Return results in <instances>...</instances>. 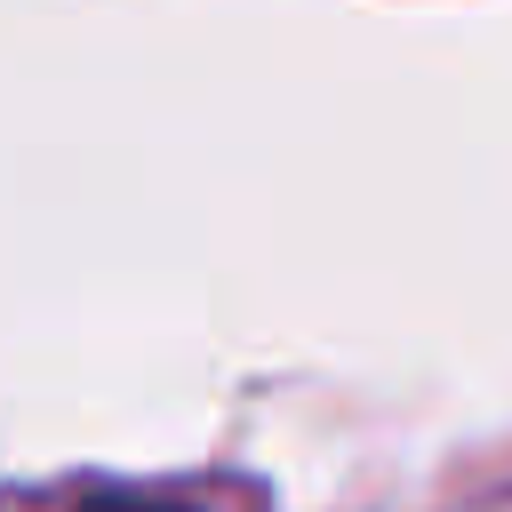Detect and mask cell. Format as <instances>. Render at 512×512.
I'll return each instance as SVG.
<instances>
[{"label":"cell","instance_id":"6da1fadb","mask_svg":"<svg viewBox=\"0 0 512 512\" xmlns=\"http://www.w3.org/2000/svg\"><path fill=\"white\" fill-rule=\"evenodd\" d=\"M80 512H200V504H184V496H160V488H96Z\"/></svg>","mask_w":512,"mask_h":512}]
</instances>
